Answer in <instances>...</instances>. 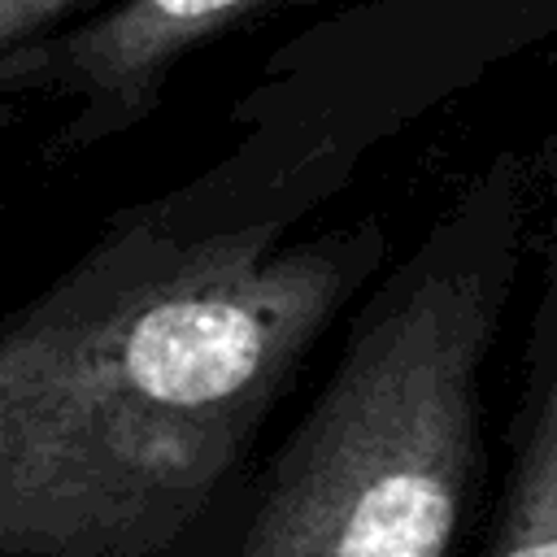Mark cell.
<instances>
[{
	"label": "cell",
	"mask_w": 557,
	"mask_h": 557,
	"mask_svg": "<svg viewBox=\"0 0 557 557\" xmlns=\"http://www.w3.org/2000/svg\"><path fill=\"white\" fill-rule=\"evenodd\" d=\"M78 0H0V48L13 57L26 39H35L52 17L74 9Z\"/></svg>",
	"instance_id": "obj_5"
},
{
	"label": "cell",
	"mask_w": 557,
	"mask_h": 557,
	"mask_svg": "<svg viewBox=\"0 0 557 557\" xmlns=\"http://www.w3.org/2000/svg\"><path fill=\"white\" fill-rule=\"evenodd\" d=\"M518 218L496 170L431 231L270 466L231 557H448Z\"/></svg>",
	"instance_id": "obj_2"
},
{
	"label": "cell",
	"mask_w": 557,
	"mask_h": 557,
	"mask_svg": "<svg viewBox=\"0 0 557 557\" xmlns=\"http://www.w3.org/2000/svg\"><path fill=\"white\" fill-rule=\"evenodd\" d=\"M261 4L270 0H117L4 87L48 83L78 96L83 113L61 131V144L83 148L148 113L165 74L191 48L257 13Z\"/></svg>",
	"instance_id": "obj_3"
},
{
	"label": "cell",
	"mask_w": 557,
	"mask_h": 557,
	"mask_svg": "<svg viewBox=\"0 0 557 557\" xmlns=\"http://www.w3.org/2000/svg\"><path fill=\"white\" fill-rule=\"evenodd\" d=\"M487 557H557V313Z\"/></svg>",
	"instance_id": "obj_4"
},
{
	"label": "cell",
	"mask_w": 557,
	"mask_h": 557,
	"mask_svg": "<svg viewBox=\"0 0 557 557\" xmlns=\"http://www.w3.org/2000/svg\"><path fill=\"white\" fill-rule=\"evenodd\" d=\"M366 239L135 218L0 335V557H183Z\"/></svg>",
	"instance_id": "obj_1"
}]
</instances>
